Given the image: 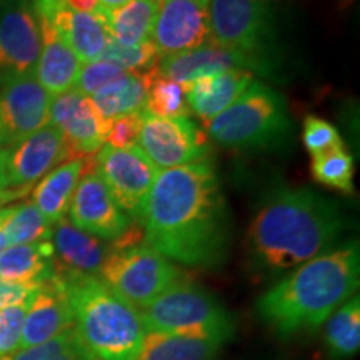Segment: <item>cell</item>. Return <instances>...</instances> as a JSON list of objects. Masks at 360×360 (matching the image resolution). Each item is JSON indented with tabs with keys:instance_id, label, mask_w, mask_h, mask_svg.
I'll return each mask as SVG.
<instances>
[{
	"instance_id": "1",
	"label": "cell",
	"mask_w": 360,
	"mask_h": 360,
	"mask_svg": "<svg viewBox=\"0 0 360 360\" xmlns=\"http://www.w3.org/2000/svg\"><path fill=\"white\" fill-rule=\"evenodd\" d=\"M146 244L186 267L219 269L232 244V217L212 160L157 174L142 217Z\"/></svg>"
},
{
	"instance_id": "2",
	"label": "cell",
	"mask_w": 360,
	"mask_h": 360,
	"mask_svg": "<svg viewBox=\"0 0 360 360\" xmlns=\"http://www.w3.org/2000/svg\"><path fill=\"white\" fill-rule=\"evenodd\" d=\"M344 232L345 217L334 200L312 188H276L250 220L247 269L255 281H274L335 249Z\"/></svg>"
},
{
	"instance_id": "3",
	"label": "cell",
	"mask_w": 360,
	"mask_h": 360,
	"mask_svg": "<svg viewBox=\"0 0 360 360\" xmlns=\"http://www.w3.org/2000/svg\"><path fill=\"white\" fill-rule=\"evenodd\" d=\"M359 242L350 240L277 278L255 302L259 321L282 340L312 334L357 295Z\"/></svg>"
},
{
	"instance_id": "4",
	"label": "cell",
	"mask_w": 360,
	"mask_h": 360,
	"mask_svg": "<svg viewBox=\"0 0 360 360\" xmlns=\"http://www.w3.org/2000/svg\"><path fill=\"white\" fill-rule=\"evenodd\" d=\"M69 300L74 330L94 360H137L146 326L130 305L97 276L58 272Z\"/></svg>"
},
{
	"instance_id": "5",
	"label": "cell",
	"mask_w": 360,
	"mask_h": 360,
	"mask_svg": "<svg viewBox=\"0 0 360 360\" xmlns=\"http://www.w3.org/2000/svg\"><path fill=\"white\" fill-rule=\"evenodd\" d=\"M207 132L224 147L276 150L289 142L292 120L282 94L254 80L207 124Z\"/></svg>"
},
{
	"instance_id": "6",
	"label": "cell",
	"mask_w": 360,
	"mask_h": 360,
	"mask_svg": "<svg viewBox=\"0 0 360 360\" xmlns=\"http://www.w3.org/2000/svg\"><path fill=\"white\" fill-rule=\"evenodd\" d=\"M207 11L214 44L244 56L254 74L277 77L282 62L272 4L262 0H209Z\"/></svg>"
},
{
	"instance_id": "7",
	"label": "cell",
	"mask_w": 360,
	"mask_h": 360,
	"mask_svg": "<svg viewBox=\"0 0 360 360\" xmlns=\"http://www.w3.org/2000/svg\"><path fill=\"white\" fill-rule=\"evenodd\" d=\"M146 330L227 344L236 337L237 319L212 292L187 278L174 283L141 310Z\"/></svg>"
},
{
	"instance_id": "8",
	"label": "cell",
	"mask_w": 360,
	"mask_h": 360,
	"mask_svg": "<svg viewBox=\"0 0 360 360\" xmlns=\"http://www.w3.org/2000/svg\"><path fill=\"white\" fill-rule=\"evenodd\" d=\"M97 277L139 310L186 278L177 265L147 244L109 247Z\"/></svg>"
},
{
	"instance_id": "9",
	"label": "cell",
	"mask_w": 360,
	"mask_h": 360,
	"mask_svg": "<svg viewBox=\"0 0 360 360\" xmlns=\"http://www.w3.org/2000/svg\"><path fill=\"white\" fill-rule=\"evenodd\" d=\"M94 170L130 222L142 224L148 192L154 186L159 169L139 146L102 147L94 159Z\"/></svg>"
},
{
	"instance_id": "10",
	"label": "cell",
	"mask_w": 360,
	"mask_h": 360,
	"mask_svg": "<svg viewBox=\"0 0 360 360\" xmlns=\"http://www.w3.org/2000/svg\"><path fill=\"white\" fill-rule=\"evenodd\" d=\"M139 148L157 169H174L209 159L205 132L191 119L157 117L143 110Z\"/></svg>"
},
{
	"instance_id": "11",
	"label": "cell",
	"mask_w": 360,
	"mask_h": 360,
	"mask_svg": "<svg viewBox=\"0 0 360 360\" xmlns=\"http://www.w3.org/2000/svg\"><path fill=\"white\" fill-rule=\"evenodd\" d=\"M40 30L34 0H0V84L35 74Z\"/></svg>"
},
{
	"instance_id": "12",
	"label": "cell",
	"mask_w": 360,
	"mask_h": 360,
	"mask_svg": "<svg viewBox=\"0 0 360 360\" xmlns=\"http://www.w3.org/2000/svg\"><path fill=\"white\" fill-rule=\"evenodd\" d=\"M52 98L35 74L0 84V147H11L49 125Z\"/></svg>"
},
{
	"instance_id": "13",
	"label": "cell",
	"mask_w": 360,
	"mask_h": 360,
	"mask_svg": "<svg viewBox=\"0 0 360 360\" xmlns=\"http://www.w3.org/2000/svg\"><path fill=\"white\" fill-rule=\"evenodd\" d=\"M49 125L64 135L70 157H89L105 143L112 122L98 114L92 98L70 89L52 98Z\"/></svg>"
},
{
	"instance_id": "14",
	"label": "cell",
	"mask_w": 360,
	"mask_h": 360,
	"mask_svg": "<svg viewBox=\"0 0 360 360\" xmlns=\"http://www.w3.org/2000/svg\"><path fill=\"white\" fill-rule=\"evenodd\" d=\"M160 57L184 53L210 40L209 11L195 0H164L150 35Z\"/></svg>"
},
{
	"instance_id": "15",
	"label": "cell",
	"mask_w": 360,
	"mask_h": 360,
	"mask_svg": "<svg viewBox=\"0 0 360 360\" xmlns=\"http://www.w3.org/2000/svg\"><path fill=\"white\" fill-rule=\"evenodd\" d=\"M69 220L79 231L101 240H115L130 220L117 207L94 167L84 169L69 205Z\"/></svg>"
},
{
	"instance_id": "16",
	"label": "cell",
	"mask_w": 360,
	"mask_h": 360,
	"mask_svg": "<svg viewBox=\"0 0 360 360\" xmlns=\"http://www.w3.org/2000/svg\"><path fill=\"white\" fill-rule=\"evenodd\" d=\"M70 159L69 146L60 130L45 125L8 147V188H32L35 182L60 165L62 160Z\"/></svg>"
},
{
	"instance_id": "17",
	"label": "cell",
	"mask_w": 360,
	"mask_h": 360,
	"mask_svg": "<svg viewBox=\"0 0 360 360\" xmlns=\"http://www.w3.org/2000/svg\"><path fill=\"white\" fill-rule=\"evenodd\" d=\"M74 328V317L60 277L52 274L34 292L25 314L20 349H30Z\"/></svg>"
},
{
	"instance_id": "18",
	"label": "cell",
	"mask_w": 360,
	"mask_h": 360,
	"mask_svg": "<svg viewBox=\"0 0 360 360\" xmlns=\"http://www.w3.org/2000/svg\"><path fill=\"white\" fill-rule=\"evenodd\" d=\"M40 30V56L35 67L39 84L52 97L74 89L80 72V60L67 45L56 27L44 17L37 15Z\"/></svg>"
},
{
	"instance_id": "19",
	"label": "cell",
	"mask_w": 360,
	"mask_h": 360,
	"mask_svg": "<svg viewBox=\"0 0 360 360\" xmlns=\"http://www.w3.org/2000/svg\"><path fill=\"white\" fill-rule=\"evenodd\" d=\"M157 69L164 77L186 85L204 75L219 74L227 70H252V64L240 53L220 47L212 40L193 51L162 57Z\"/></svg>"
},
{
	"instance_id": "20",
	"label": "cell",
	"mask_w": 360,
	"mask_h": 360,
	"mask_svg": "<svg viewBox=\"0 0 360 360\" xmlns=\"http://www.w3.org/2000/svg\"><path fill=\"white\" fill-rule=\"evenodd\" d=\"M53 270L97 276L107 254V247L101 238L79 231L69 219L64 217L53 224L52 232Z\"/></svg>"
},
{
	"instance_id": "21",
	"label": "cell",
	"mask_w": 360,
	"mask_h": 360,
	"mask_svg": "<svg viewBox=\"0 0 360 360\" xmlns=\"http://www.w3.org/2000/svg\"><path fill=\"white\" fill-rule=\"evenodd\" d=\"M254 74L249 70H227L199 77L184 85L188 109L202 120H212L227 109L249 85Z\"/></svg>"
},
{
	"instance_id": "22",
	"label": "cell",
	"mask_w": 360,
	"mask_h": 360,
	"mask_svg": "<svg viewBox=\"0 0 360 360\" xmlns=\"http://www.w3.org/2000/svg\"><path fill=\"white\" fill-rule=\"evenodd\" d=\"M89 157H75L45 174L32 191V204L51 224L58 222L69 212V205L80 175L87 167Z\"/></svg>"
},
{
	"instance_id": "23",
	"label": "cell",
	"mask_w": 360,
	"mask_h": 360,
	"mask_svg": "<svg viewBox=\"0 0 360 360\" xmlns=\"http://www.w3.org/2000/svg\"><path fill=\"white\" fill-rule=\"evenodd\" d=\"M53 274L52 242L8 245L0 254V281L37 287Z\"/></svg>"
},
{
	"instance_id": "24",
	"label": "cell",
	"mask_w": 360,
	"mask_h": 360,
	"mask_svg": "<svg viewBox=\"0 0 360 360\" xmlns=\"http://www.w3.org/2000/svg\"><path fill=\"white\" fill-rule=\"evenodd\" d=\"M159 7L147 0H130L115 11L101 8L112 39L125 47H137L150 40Z\"/></svg>"
},
{
	"instance_id": "25",
	"label": "cell",
	"mask_w": 360,
	"mask_h": 360,
	"mask_svg": "<svg viewBox=\"0 0 360 360\" xmlns=\"http://www.w3.org/2000/svg\"><path fill=\"white\" fill-rule=\"evenodd\" d=\"M224 344L162 332H146L137 360H217Z\"/></svg>"
},
{
	"instance_id": "26",
	"label": "cell",
	"mask_w": 360,
	"mask_h": 360,
	"mask_svg": "<svg viewBox=\"0 0 360 360\" xmlns=\"http://www.w3.org/2000/svg\"><path fill=\"white\" fill-rule=\"evenodd\" d=\"M92 98L94 105L103 119L114 122L119 117L146 110L147 77L142 74H127L117 82L107 85Z\"/></svg>"
},
{
	"instance_id": "27",
	"label": "cell",
	"mask_w": 360,
	"mask_h": 360,
	"mask_svg": "<svg viewBox=\"0 0 360 360\" xmlns=\"http://www.w3.org/2000/svg\"><path fill=\"white\" fill-rule=\"evenodd\" d=\"M323 345L334 359L345 360L360 349V299L359 294L342 304L323 323Z\"/></svg>"
},
{
	"instance_id": "28",
	"label": "cell",
	"mask_w": 360,
	"mask_h": 360,
	"mask_svg": "<svg viewBox=\"0 0 360 360\" xmlns=\"http://www.w3.org/2000/svg\"><path fill=\"white\" fill-rule=\"evenodd\" d=\"M146 77V112L157 117H169V119H188L191 109H188L186 89L182 84L164 77L157 67L147 70Z\"/></svg>"
},
{
	"instance_id": "29",
	"label": "cell",
	"mask_w": 360,
	"mask_h": 360,
	"mask_svg": "<svg viewBox=\"0 0 360 360\" xmlns=\"http://www.w3.org/2000/svg\"><path fill=\"white\" fill-rule=\"evenodd\" d=\"M4 227H6L8 245L49 242L53 232V224L44 217L32 202L6 207Z\"/></svg>"
},
{
	"instance_id": "30",
	"label": "cell",
	"mask_w": 360,
	"mask_h": 360,
	"mask_svg": "<svg viewBox=\"0 0 360 360\" xmlns=\"http://www.w3.org/2000/svg\"><path fill=\"white\" fill-rule=\"evenodd\" d=\"M312 177L322 186L344 193H354V159L349 150L337 148L312 157Z\"/></svg>"
},
{
	"instance_id": "31",
	"label": "cell",
	"mask_w": 360,
	"mask_h": 360,
	"mask_svg": "<svg viewBox=\"0 0 360 360\" xmlns=\"http://www.w3.org/2000/svg\"><path fill=\"white\" fill-rule=\"evenodd\" d=\"M2 360H94L80 344L74 328L62 332L56 339L30 349L17 350Z\"/></svg>"
},
{
	"instance_id": "32",
	"label": "cell",
	"mask_w": 360,
	"mask_h": 360,
	"mask_svg": "<svg viewBox=\"0 0 360 360\" xmlns=\"http://www.w3.org/2000/svg\"><path fill=\"white\" fill-rule=\"evenodd\" d=\"M159 58L160 56L152 40L137 45V47H125V45H120L114 39H110L98 60L110 62V64L119 67L124 72H129V74H142V72L159 65Z\"/></svg>"
},
{
	"instance_id": "33",
	"label": "cell",
	"mask_w": 360,
	"mask_h": 360,
	"mask_svg": "<svg viewBox=\"0 0 360 360\" xmlns=\"http://www.w3.org/2000/svg\"><path fill=\"white\" fill-rule=\"evenodd\" d=\"M29 302L0 307V357H8L20 349L22 330Z\"/></svg>"
},
{
	"instance_id": "34",
	"label": "cell",
	"mask_w": 360,
	"mask_h": 360,
	"mask_svg": "<svg viewBox=\"0 0 360 360\" xmlns=\"http://www.w3.org/2000/svg\"><path fill=\"white\" fill-rule=\"evenodd\" d=\"M129 72H124L119 67L105 60H96L89 62L84 67H80L77 82L75 87L80 94L87 97H94L96 94L101 92L102 89H105L107 85L117 82L122 77H125Z\"/></svg>"
},
{
	"instance_id": "35",
	"label": "cell",
	"mask_w": 360,
	"mask_h": 360,
	"mask_svg": "<svg viewBox=\"0 0 360 360\" xmlns=\"http://www.w3.org/2000/svg\"><path fill=\"white\" fill-rule=\"evenodd\" d=\"M304 143L310 152V155L317 157L327 152L344 148L340 134L327 120L319 119L315 115H307L304 120Z\"/></svg>"
},
{
	"instance_id": "36",
	"label": "cell",
	"mask_w": 360,
	"mask_h": 360,
	"mask_svg": "<svg viewBox=\"0 0 360 360\" xmlns=\"http://www.w3.org/2000/svg\"><path fill=\"white\" fill-rule=\"evenodd\" d=\"M142 112H132L124 117H119L112 122V127L107 134V146L115 148H127L137 146L139 132L142 127Z\"/></svg>"
},
{
	"instance_id": "37",
	"label": "cell",
	"mask_w": 360,
	"mask_h": 360,
	"mask_svg": "<svg viewBox=\"0 0 360 360\" xmlns=\"http://www.w3.org/2000/svg\"><path fill=\"white\" fill-rule=\"evenodd\" d=\"M37 287L20 285V283H11V282L0 281V307L27 302V300L32 299L34 292L37 290Z\"/></svg>"
},
{
	"instance_id": "38",
	"label": "cell",
	"mask_w": 360,
	"mask_h": 360,
	"mask_svg": "<svg viewBox=\"0 0 360 360\" xmlns=\"http://www.w3.org/2000/svg\"><path fill=\"white\" fill-rule=\"evenodd\" d=\"M65 2L74 11L84 13H97L98 8H101L98 0H65Z\"/></svg>"
},
{
	"instance_id": "39",
	"label": "cell",
	"mask_w": 360,
	"mask_h": 360,
	"mask_svg": "<svg viewBox=\"0 0 360 360\" xmlns=\"http://www.w3.org/2000/svg\"><path fill=\"white\" fill-rule=\"evenodd\" d=\"M32 188H6V191L0 192V209H4V205L8 204V202L20 199L29 193Z\"/></svg>"
},
{
	"instance_id": "40",
	"label": "cell",
	"mask_w": 360,
	"mask_h": 360,
	"mask_svg": "<svg viewBox=\"0 0 360 360\" xmlns=\"http://www.w3.org/2000/svg\"><path fill=\"white\" fill-rule=\"evenodd\" d=\"M7 160H8V147H0V192L8 188Z\"/></svg>"
},
{
	"instance_id": "41",
	"label": "cell",
	"mask_w": 360,
	"mask_h": 360,
	"mask_svg": "<svg viewBox=\"0 0 360 360\" xmlns=\"http://www.w3.org/2000/svg\"><path fill=\"white\" fill-rule=\"evenodd\" d=\"M4 220H6V209H0V254L8 247V238L4 227Z\"/></svg>"
},
{
	"instance_id": "42",
	"label": "cell",
	"mask_w": 360,
	"mask_h": 360,
	"mask_svg": "<svg viewBox=\"0 0 360 360\" xmlns=\"http://www.w3.org/2000/svg\"><path fill=\"white\" fill-rule=\"evenodd\" d=\"M129 2L130 0H98L101 7L105 8V11H115V8L124 7L125 4H129Z\"/></svg>"
},
{
	"instance_id": "43",
	"label": "cell",
	"mask_w": 360,
	"mask_h": 360,
	"mask_svg": "<svg viewBox=\"0 0 360 360\" xmlns=\"http://www.w3.org/2000/svg\"><path fill=\"white\" fill-rule=\"evenodd\" d=\"M195 2H200V4H204V6H209V0H195Z\"/></svg>"
},
{
	"instance_id": "44",
	"label": "cell",
	"mask_w": 360,
	"mask_h": 360,
	"mask_svg": "<svg viewBox=\"0 0 360 360\" xmlns=\"http://www.w3.org/2000/svg\"><path fill=\"white\" fill-rule=\"evenodd\" d=\"M147 2H154V4H159V6H160V4L164 2V0H147Z\"/></svg>"
},
{
	"instance_id": "45",
	"label": "cell",
	"mask_w": 360,
	"mask_h": 360,
	"mask_svg": "<svg viewBox=\"0 0 360 360\" xmlns=\"http://www.w3.org/2000/svg\"><path fill=\"white\" fill-rule=\"evenodd\" d=\"M262 2H270V4H272V2H276V0H262Z\"/></svg>"
},
{
	"instance_id": "46",
	"label": "cell",
	"mask_w": 360,
	"mask_h": 360,
	"mask_svg": "<svg viewBox=\"0 0 360 360\" xmlns=\"http://www.w3.org/2000/svg\"><path fill=\"white\" fill-rule=\"evenodd\" d=\"M0 130H2V117H0Z\"/></svg>"
},
{
	"instance_id": "47",
	"label": "cell",
	"mask_w": 360,
	"mask_h": 360,
	"mask_svg": "<svg viewBox=\"0 0 360 360\" xmlns=\"http://www.w3.org/2000/svg\"><path fill=\"white\" fill-rule=\"evenodd\" d=\"M0 360H2V357H0Z\"/></svg>"
}]
</instances>
